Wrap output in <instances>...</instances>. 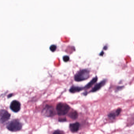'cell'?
<instances>
[{"instance_id":"obj_7","label":"cell","mask_w":134,"mask_h":134,"mask_svg":"<svg viewBox=\"0 0 134 134\" xmlns=\"http://www.w3.org/2000/svg\"><path fill=\"white\" fill-rule=\"evenodd\" d=\"M106 80L105 79H103L102 81H101L100 82L98 83L97 84H96L94 87L92 88V89L91 90V92H95L98 91V90L100 89V88L102 87L106 83Z\"/></svg>"},{"instance_id":"obj_11","label":"cell","mask_w":134,"mask_h":134,"mask_svg":"<svg viewBox=\"0 0 134 134\" xmlns=\"http://www.w3.org/2000/svg\"><path fill=\"white\" fill-rule=\"evenodd\" d=\"M69 117L73 120L76 119L78 117V114L76 111H74L69 114Z\"/></svg>"},{"instance_id":"obj_16","label":"cell","mask_w":134,"mask_h":134,"mask_svg":"<svg viewBox=\"0 0 134 134\" xmlns=\"http://www.w3.org/2000/svg\"><path fill=\"white\" fill-rule=\"evenodd\" d=\"M121 111V109H118L116 110V116H118L120 114Z\"/></svg>"},{"instance_id":"obj_1","label":"cell","mask_w":134,"mask_h":134,"mask_svg":"<svg viewBox=\"0 0 134 134\" xmlns=\"http://www.w3.org/2000/svg\"><path fill=\"white\" fill-rule=\"evenodd\" d=\"M89 77V70L82 69L76 73L74 76V80L76 81H81L87 79Z\"/></svg>"},{"instance_id":"obj_13","label":"cell","mask_w":134,"mask_h":134,"mask_svg":"<svg viewBox=\"0 0 134 134\" xmlns=\"http://www.w3.org/2000/svg\"><path fill=\"white\" fill-rule=\"evenodd\" d=\"M116 113H110V114H109L108 115V117L111 119H114L116 117Z\"/></svg>"},{"instance_id":"obj_14","label":"cell","mask_w":134,"mask_h":134,"mask_svg":"<svg viewBox=\"0 0 134 134\" xmlns=\"http://www.w3.org/2000/svg\"><path fill=\"white\" fill-rule=\"evenodd\" d=\"M63 60L64 62H68V61H69V56H64L63 57Z\"/></svg>"},{"instance_id":"obj_5","label":"cell","mask_w":134,"mask_h":134,"mask_svg":"<svg viewBox=\"0 0 134 134\" xmlns=\"http://www.w3.org/2000/svg\"><path fill=\"white\" fill-rule=\"evenodd\" d=\"M10 117V115L9 113L5 111L2 110L0 111V122L3 123L8 120Z\"/></svg>"},{"instance_id":"obj_15","label":"cell","mask_w":134,"mask_h":134,"mask_svg":"<svg viewBox=\"0 0 134 134\" xmlns=\"http://www.w3.org/2000/svg\"><path fill=\"white\" fill-rule=\"evenodd\" d=\"M53 134H63V133L60 131L56 130L55 131H54V132Z\"/></svg>"},{"instance_id":"obj_10","label":"cell","mask_w":134,"mask_h":134,"mask_svg":"<svg viewBox=\"0 0 134 134\" xmlns=\"http://www.w3.org/2000/svg\"><path fill=\"white\" fill-rule=\"evenodd\" d=\"M97 80H98V77L97 76L94 77V78H93V79L91 80V81L89 83H88V84L85 86L84 88H87V89L90 88L93 85H94L97 82Z\"/></svg>"},{"instance_id":"obj_8","label":"cell","mask_w":134,"mask_h":134,"mask_svg":"<svg viewBox=\"0 0 134 134\" xmlns=\"http://www.w3.org/2000/svg\"><path fill=\"white\" fill-rule=\"evenodd\" d=\"M80 124L78 122H75L69 125V129L72 132L75 133L77 132L79 129Z\"/></svg>"},{"instance_id":"obj_12","label":"cell","mask_w":134,"mask_h":134,"mask_svg":"<svg viewBox=\"0 0 134 134\" xmlns=\"http://www.w3.org/2000/svg\"><path fill=\"white\" fill-rule=\"evenodd\" d=\"M57 46L55 45H51V46L49 47V49L51 51L53 52L55 51V50L57 49Z\"/></svg>"},{"instance_id":"obj_9","label":"cell","mask_w":134,"mask_h":134,"mask_svg":"<svg viewBox=\"0 0 134 134\" xmlns=\"http://www.w3.org/2000/svg\"><path fill=\"white\" fill-rule=\"evenodd\" d=\"M83 89V88L82 87L73 86L70 88L69 92L71 93H75V92H79L81 90H82Z\"/></svg>"},{"instance_id":"obj_4","label":"cell","mask_w":134,"mask_h":134,"mask_svg":"<svg viewBox=\"0 0 134 134\" xmlns=\"http://www.w3.org/2000/svg\"><path fill=\"white\" fill-rule=\"evenodd\" d=\"M42 114L46 117H52L55 115V111L52 106L46 105L42 111Z\"/></svg>"},{"instance_id":"obj_3","label":"cell","mask_w":134,"mask_h":134,"mask_svg":"<svg viewBox=\"0 0 134 134\" xmlns=\"http://www.w3.org/2000/svg\"><path fill=\"white\" fill-rule=\"evenodd\" d=\"M22 128L21 124L17 120L11 121L7 126V128L10 131L15 132L20 130Z\"/></svg>"},{"instance_id":"obj_2","label":"cell","mask_w":134,"mask_h":134,"mask_svg":"<svg viewBox=\"0 0 134 134\" xmlns=\"http://www.w3.org/2000/svg\"><path fill=\"white\" fill-rule=\"evenodd\" d=\"M70 109V107L68 105L63 103H58L56 107L57 113L59 116H64L66 115Z\"/></svg>"},{"instance_id":"obj_6","label":"cell","mask_w":134,"mask_h":134,"mask_svg":"<svg viewBox=\"0 0 134 134\" xmlns=\"http://www.w3.org/2000/svg\"><path fill=\"white\" fill-rule=\"evenodd\" d=\"M21 103L17 100L13 101L11 103L10 107L13 112L17 113L21 109Z\"/></svg>"},{"instance_id":"obj_17","label":"cell","mask_w":134,"mask_h":134,"mask_svg":"<svg viewBox=\"0 0 134 134\" xmlns=\"http://www.w3.org/2000/svg\"><path fill=\"white\" fill-rule=\"evenodd\" d=\"M59 121L60 122H66V118H61V119H59Z\"/></svg>"}]
</instances>
